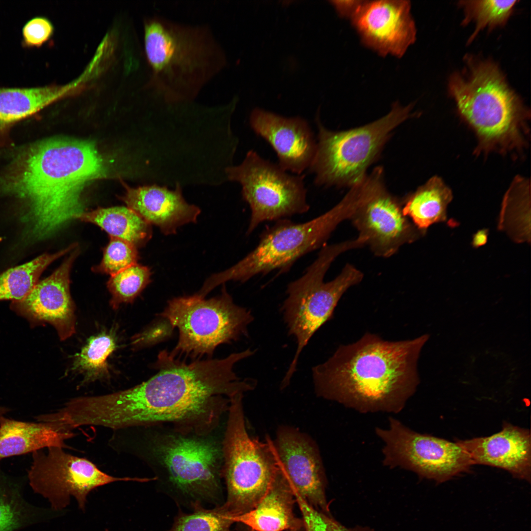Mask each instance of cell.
I'll return each mask as SVG.
<instances>
[{
	"instance_id": "cell-40",
	"label": "cell",
	"mask_w": 531,
	"mask_h": 531,
	"mask_svg": "<svg viewBox=\"0 0 531 531\" xmlns=\"http://www.w3.org/2000/svg\"><path fill=\"white\" fill-rule=\"evenodd\" d=\"M248 531H253V530H252L249 529ZM305 531V529H304V528H303V529H299V530H288V531Z\"/></svg>"
},
{
	"instance_id": "cell-24",
	"label": "cell",
	"mask_w": 531,
	"mask_h": 531,
	"mask_svg": "<svg viewBox=\"0 0 531 531\" xmlns=\"http://www.w3.org/2000/svg\"><path fill=\"white\" fill-rule=\"evenodd\" d=\"M26 477L10 476L0 469V531H20L44 522L54 512L36 506L25 497Z\"/></svg>"
},
{
	"instance_id": "cell-8",
	"label": "cell",
	"mask_w": 531,
	"mask_h": 531,
	"mask_svg": "<svg viewBox=\"0 0 531 531\" xmlns=\"http://www.w3.org/2000/svg\"><path fill=\"white\" fill-rule=\"evenodd\" d=\"M360 246L357 239L325 245L303 275L288 285L281 310L288 334L295 338L297 348L281 382L282 387L289 384L301 352L316 332L331 318L343 295L362 280L363 273L347 264L336 278L324 281L327 270L340 254Z\"/></svg>"
},
{
	"instance_id": "cell-22",
	"label": "cell",
	"mask_w": 531,
	"mask_h": 531,
	"mask_svg": "<svg viewBox=\"0 0 531 531\" xmlns=\"http://www.w3.org/2000/svg\"><path fill=\"white\" fill-rule=\"evenodd\" d=\"M294 490L278 467L265 495L251 511L232 517L255 531H286L304 528L302 519L296 517Z\"/></svg>"
},
{
	"instance_id": "cell-9",
	"label": "cell",
	"mask_w": 531,
	"mask_h": 531,
	"mask_svg": "<svg viewBox=\"0 0 531 531\" xmlns=\"http://www.w3.org/2000/svg\"><path fill=\"white\" fill-rule=\"evenodd\" d=\"M243 393L230 400L222 439V476L227 498L221 505L232 517L252 510L266 492L277 471L272 440L251 438L247 432Z\"/></svg>"
},
{
	"instance_id": "cell-6",
	"label": "cell",
	"mask_w": 531,
	"mask_h": 531,
	"mask_svg": "<svg viewBox=\"0 0 531 531\" xmlns=\"http://www.w3.org/2000/svg\"><path fill=\"white\" fill-rule=\"evenodd\" d=\"M464 75L449 80L450 94L460 115L474 131L476 153L519 151L526 146L530 113L491 61H471Z\"/></svg>"
},
{
	"instance_id": "cell-2",
	"label": "cell",
	"mask_w": 531,
	"mask_h": 531,
	"mask_svg": "<svg viewBox=\"0 0 531 531\" xmlns=\"http://www.w3.org/2000/svg\"><path fill=\"white\" fill-rule=\"evenodd\" d=\"M109 173L108 165L90 141L62 138L33 146L6 177L3 188L23 201L26 237H51L85 212L87 186Z\"/></svg>"
},
{
	"instance_id": "cell-20",
	"label": "cell",
	"mask_w": 531,
	"mask_h": 531,
	"mask_svg": "<svg viewBox=\"0 0 531 531\" xmlns=\"http://www.w3.org/2000/svg\"><path fill=\"white\" fill-rule=\"evenodd\" d=\"M473 465L502 469L515 478L531 480V441L529 430L504 422L501 431L488 437L456 441Z\"/></svg>"
},
{
	"instance_id": "cell-27",
	"label": "cell",
	"mask_w": 531,
	"mask_h": 531,
	"mask_svg": "<svg viewBox=\"0 0 531 531\" xmlns=\"http://www.w3.org/2000/svg\"><path fill=\"white\" fill-rule=\"evenodd\" d=\"M76 219L94 224L107 232L110 237L127 241L137 248L151 238V225L127 207L98 208L81 214Z\"/></svg>"
},
{
	"instance_id": "cell-3",
	"label": "cell",
	"mask_w": 531,
	"mask_h": 531,
	"mask_svg": "<svg viewBox=\"0 0 531 531\" xmlns=\"http://www.w3.org/2000/svg\"><path fill=\"white\" fill-rule=\"evenodd\" d=\"M426 339L391 341L367 333L341 345L312 368L315 393L360 413H398L416 389V363Z\"/></svg>"
},
{
	"instance_id": "cell-23",
	"label": "cell",
	"mask_w": 531,
	"mask_h": 531,
	"mask_svg": "<svg viewBox=\"0 0 531 531\" xmlns=\"http://www.w3.org/2000/svg\"><path fill=\"white\" fill-rule=\"evenodd\" d=\"M73 432H62L47 422L22 421L0 417V461L51 446L67 448L65 441Z\"/></svg>"
},
{
	"instance_id": "cell-18",
	"label": "cell",
	"mask_w": 531,
	"mask_h": 531,
	"mask_svg": "<svg viewBox=\"0 0 531 531\" xmlns=\"http://www.w3.org/2000/svg\"><path fill=\"white\" fill-rule=\"evenodd\" d=\"M79 253V248H75L51 275L39 281L24 298L11 304L13 311L31 323L52 324L62 340L75 331L74 305L69 284L71 268Z\"/></svg>"
},
{
	"instance_id": "cell-37",
	"label": "cell",
	"mask_w": 531,
	"mask_h": 531,
	"mask_svg": "<svg viewBox=\"0 0 531 531\" xmlns=\"http://www.w3.org/2000/svg\"><path fill=\"white\" fill-rule=\"evenodd\" d=\"M362 0L330 1L339 16L350 19L355 14Z\"/></svg>"
},
{
	"instance_id": "cell-15",
	"label": "cell",
	"mask_w": 531,
	"mask_h": 531,
	"mask_svg": "<svg viewBox=\"0 0 531 531\" xmlns=\"http://www.w3.org/2000/svg\"><path fill=\"white\" fill-rule=\"evenodd\" d=\"M382 171L375 169L369 193L351 219L374 253L388 257L424 232L403 214L401 205L386 191Z\"/></svg>"
},
{
	"instance_id": "cell-41",
	"label": "cell",
	"mask_w": 531,
	"mask_h": 531,
	"mask_svg": "<svg viewBox=\"0 0 531 531\" xmlns=\"http://www.w3.org/2000/svg\"><path fill=\"white\" fill-rule=\"evenodd\" d=\"M37 416H38V415H37ZM37 416H36V420H37L38 421H38V420H37ZM40 422H41V421H40ZM56 429H57V428H56Z\"/></svg>"
},
{
	"instance_id": "cell-32",
	"label": "cell",
	"mask_w": 531,
	"mask_h": 531,
	"mask_svg": "<svg viewBox=\"0 0 531 531\" xmlns=\"http://www.w3.org/2000/svg\"><path fill=\"white\" fill-rule=\"evenodd\" d=\"M149 268L137 263L111 276L107 288L112 295L114 309L120 304L132 302L150 282Z\"/></svg>"
},
{
	"instance_id": "cell-19",
	"label": "cell",
	"mask_w": 531,
	"mask_h": 531,
	"mask_svg": "<svg viewBox=\"0 0 531 531\" xmlns=\"http://www.w3.org/2000/svg\"><path fill=\"white\" fill-rule=\"evenodd\" d=\"M249 122L255 133L272 147L278 165L296 175L310 167L315 153L317 141L308 122L300 117L287 118L256 108Z\"/></svg>"
},
{
	"instance_id": "cell-4",
	"label": "cell",
	"mask_w": 531,
	"mask_h": 531,
	"mask_svg": "<svg viewBox=\"0 0 531 531\" xmlns=\"http://www.w3.org/2000/svg\"><path fill=\"white\" fill-rule=\"evenodd\" d=\"M217 430L199 434L168 424L129 427L113 430L108 445L141 460L162 492L194 510L204 503L222 504L223 435Z\"/></svg>"
},
{
	"instance_id": "cell-36",
	"label": "cell",
	"mask_w": 531,
	"mask_h": 531,
	"mask_svg": "<svg viewBox=\"0 0 531 531\" xmlns=\"http://www.w3.org/2000/svg\"><path fill=\"white\" fill-rule=\"evenodd\" d=\"M53 31V26L48 20L43 17L33 18L23 28L24 42L29 46H40L51 37Z\"/></svg>"
},
{
	"instance_id": "cell-25",
	"label": "cell",
	"mask_w": 531,
	"mask_h": 531,
	"mask_svg": "<svg viewBox=\"0 0 531 531\" xmlns=\"http://www.w3.org/2000/svg\"><path fill=\"white\" fill-rule=\"evenodd\" d=\"M79 81L65 87L0 88V127L29 117L70 94Z\"/></svg>"
},
{
	"instance_id": "cell-35",
	"label": "cell",
	"mask_w": 531,
	"mask_h": 531,
	"mask_svg": "<svg viewBox=\"0 0 531 531\" xmlns=\"http://www.w3.org/2000/svg\"><path fill=\"white\" fill-rule=\"evenodd\" d=\"M295 496L302 515L305 531H370L366 528H347L306 502L297 493Z\"/></svg>"
},
{
	"instance_id": "cell-38",
	"label": "cell",
	"mask_w": 531,
	"mask_h": 531,
	"mask_svg": "<svg viewBox=\"0 0 531 531\" xmlns=\"http://www.w3.org/2000/svg\"><path fill=\"white\" fill-rule=\"evenodd\" d=\"M488 234L487 229H482L476 233L472 238V245L477 248L485 244L487 241Z\"/></svg>"
},
{
	"instance_id": "cell-1",
	"label": "cell",
	"mask_w": 531,
	"mask_h": 531,
	"mask_svg": "<svg viewBox=\"0 0 531 531\" xmlns=\"http://www.w3.org/2000/svg\"><path fill=\"white\" fill-rule=\"evenodd\" d=\"M255 353L248 349L222 359L187 363L166 350L158 355V373L130 388L98 395L94 410L99 424L113 430L168 424L199 434L219 427L235 395L253 390L256 381L241 380L234 368Z\"/></svg>"
},
{
	"instance_id": "cell-34",
	"label": "cell",
	"mask_w": 531,
	"mask_h": 531,
	"mask_svg": "<svg viewBox=\"0 0 531 531\" xmlns=\"http://www.w3.org/2000/svg\"><path fill=\"white\" fill-rule=\"evenodd\" d=\"M137 248L127 241L110 237L103 249L101 262L93 267V271L112 276L137 263L139 255Z\"/></svg>"
},
{
	"instance_id": "cell-39",
	"label": "cell",
	"mask_w": 531,
	"mask_h": 531,
	"mask_svg": "<svg viewBox=\"0 0 531 531\" xmlns=\"http://www.w3.org/2000/svg\"><path fill=\"white\" fill-rule=\"evenodd\" d=\"M10 411V409L3 406H0V417L4 416L7 412Z\"/></svg>"
},
{
	"instance_id": "cell-13",
	"label": "cell",
	"mask_w": 531,
	"mask_h": 531,
	"mask_svg": "<svg viewBox=\"0 0 531 531\" xmlns=\"http://www.w3.org/2000/svg\"><path fill=\"white\" fill-rule=\"evenodd\" d=\"M375 433L383 443V464L389 468L403 469L442 483L468 472L473 465L456 442L417 432L393 417Z\"/></svg>"
},
{
	"instance_id": "cell-16",
	"label": "cell",
	"mask_w": 531,
	"mask_h": 531,
	"mask_svg": "<svg viewBox=\"0 0 531 531\" xmlns=\"http://www.w3.org/2000/svg\"><path fill=\"white\" fill-rule=\"evenodd\" d=\"M272 442L278 467L294 493L315 509L330 515L324 469L315 442L306 434L288 426L280 427Z\"/></svg>"
},
{
	"instance_id": "cell-14",
	"label": "cell",
	"mask_w": 531,
	"mask_h": 531,
	"mask_svg": "<svg viewBox=\"0 0 531 531\" xmlns=\"http://www.w3.org/2000/svg\"><path fill=\"white\" fill-rule=\"evenodd\" d=\"M47 448L46 452L40 449L32 453L27 478L34 493L47 499L53 511L66 507L71 497L85 511L88 494L100 486L118 481H150L147 478L114 476L89 460L66 452L63 448Z\"/></svg>"
},
{
	"instance_id": "cell-21",
	"label": "cell",
	"mask_w": 531,
	"mask_h": 531,
	"mask_svg": "<svg viewBox=\"0 0 531 531\" xmlns=\"http://www.w3.org/2000/svg\"><path fill=\"white\" fill-rule=\"evenodd\" d=\"M122 199L127 207L166 235L176 233L183 225L196 222L201 212L198 206L185 201L178 184L174 190L156 185L128 187Z\"/></svg>"
},
{
	"instance_id": "cell-10",
	"label": "cell",
	"mask_w": 531,
	"mask_h": 531,
	"mask_svg": "<svg viewBox=\"0 0 531 531\" xmlns=\"http://www.w3.org/2000/svg\"><path fill=\"white\" fill-rule=\"evenodd\" d=\"M413 106L395 103L390 112L378 120L343 131L327 129L318 115L316 149L308 168L315 175V184L352 187L361 181L392 131L413 116Z\"/></svg>"
},
{
	"instance_id": "cell-17",
	"label": "cell",
	"mask_w": 531,
	"mask_h": 531,
	"mask_svg": "<svg viewBox=\"0 0 531 531\" xmlns=\"http://www.w3.org/2000/svg\"><path fill=\"white\" fill-rule=\"evenodd\" d=\"M351 20L362 43L382 56L401 58L416 40L409 0H362Z\"/></svg>"
},
{
	"instance_id": "cell-31",
	"label": "cell",
	"mask_w": 531,
	"mask_h": 531,
	"mask_svg": "<svg viewBox=\"0 0 531 531\" xmlns=\"http://www.w3.org/2000/svg\"><path fill=\"white\" fill-rule=\"evenodd\" d=\"M517 0H463L459 4L464 8L463 24L471 21L476 25L475 30L469 39L471 43L479 31L488 27L493 28L505 24L511 14Z\"/></svg>"
},
{
	"instance_id": "cell-26",
	"label": "cell",
	"mask_w": 531,
	"mask_h": 531,
	"mask_svg": "<svg viewBox=\"0 0 531 531\" xmlns=\"http://www.w3.org/2000/svg\"><path fill=\"white\" fill-rule=\"evenodd\" d=\"M453 198L450 189L442 179L435 176L406 198L403 214L420 231L445 221L446 209Z\"/></svg>"
},
{
	"instance_id": "cell-29",
	"label": "cell",
	"mask_w": 531,
	"mask_h": 531,
	"mask_svg": "<svg viewBox=\"0 0 531 531\" xmlns=\"http://www.w3.org/2000/svg\"><path fill=\"white\" fill-rule=\"evenodd\" d=\"M530 181L517 176L507 190L502 204L501 221L507 218L511 224V233L517 232L515 239L519 242L530 240ZM507 222V223H508Z\"/></svg>"
},
{
	"instance_id": "cell-30",
	"label": "cell",
	"mask_w": 531,
	"mask_h": 531,
	"mask_svg": "<svg viewBox=\"0 0 531 531\" xmlns=\"http://www.w3.org/2000/svg\"><path fill=\"white\" fill-rule=\"evenodd\" d=\"M116 348L114 335L102 333L89 339L80 353L75 355L72 369L82 373L83 383L107 377V359Z\"/></svg>"
},
{
	"instance_id": "cell-12",
	"label": "cell",
	"mask_w": 531,
	"mask_h": 531,
	"mask_svg": "<svg viewBox=\"0 0 531 531\" xmlns=\"http://www.w3.org/2000/svg\"><path fill=\"white\" fill-rule=\"evenodd\" d=\"M226 173L230 180L240 184L242 198L249 205L247 235L263 222L287 219L310 209L304 176L290 175L253 149L240 165L227 167Z\"/></svg>"
},
{
	"instance_id": "cell-7",
	"label": "cell",
	"mask_w": 531,
	"mask_h": 531,
	"mask_svg": "<svg viewBox=\"0 0 531 531\" xmlns=\"http://www.w3.org/2000/svg\"><path fill=\"white\" fill-rule=\"evenodd\" d=\"M361 202L359 193L350 189L338 204L313 219L301 223L287 219L276 221L262 233L257 245L242 260L210 276L208 286L214 289L231 280L244 282L275 270L287 272L298 259L326 245L338 224L351 219Z\"/></svg>"
},
{
	"instance_id": "cell-11",
	"label": "cell",
	"mask_w": 531,
	"mask_h": 531,
	"mask_svg": "<svg viewBox=\"0 0 531 531\" xmlns=\"http://www.w3.org/2000/svg\"><path fill=\"white\" fill-rule=\"evenodd\" d=\"M158 315L179 331L178 343L171 354L195 360L204 355L212 356L221 344L247 336L248 327L254 320L250 310L234 303L225 287L220 295L208 299L197 294L173 298Z\"/></svg>"
},
{
	"instance_id": "cell-5",
	"label": "cell",
	"mask_w": 531,
	"mask_h": 531,
	"mask_svg": "<svg viewBox=\"0 0 531 531\" xmlns=\"http://www.w3.org/2000/svg\"><path fill=\"white\" fill-rule=\"evenodd\" d=\"M144 44L154 90L169 103L193 99L226 64L220 44L205 25L154 16L145 22Z\"/></svg>"
},
{
	"instance_id": "cell-33",
	"label": "cell",
	"mask_w": 531,
	"mask_h": 531,
	"mask_svg": "<svg viewBox=\"0 0 531 531\" xmlns=\"http://www.w3.org/2000/svg\"><path fill=\"white\" fill-rule=\"evenodd\" d=\"M234 523L221 505L211 509L201 506L191 513L178 514L170 531H230Z\"/></svg>"
},
{
	"instance_id": "cell-28",
	"label": "cell",
	"mask_w": 531,
	"mask_h": 531,
	"mask_svg": "<svg viewBox=\"0 0 531 531\" xmlns=\"http://www.w3.org/2000/svg\"><path fill=\"white\" fill-rule=\"evenodd\" d=\"M77 247L73 243L58 252L43 254L26 263L10 268L0 274V300L20 301L39 282L45 269L53 262Z\"/></svg>"
}]
</instances>
